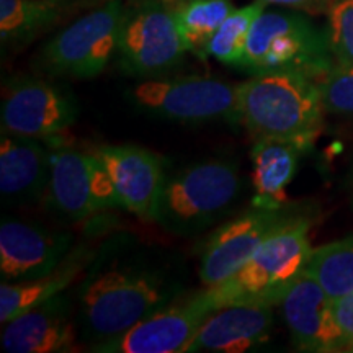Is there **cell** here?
I'll list each match as a JSON object with an SVG mask.
<instances>
[{"label":"cell","mask_w":353,"mask_h":353,"mask_svg":"<svg viewBox=\"0 0 353 353\" xmlns=\"http://www.w3.org/2000/svg\"><path fill=\"white\" fill-rule=\"evenodd\" d=\"M273 306L231 304L223 306L203 322L187 352L244 353L270 339Z\"/></svg>","instance_id":"obj_18"},{"label":"cell","mask_w":353,"mask_h":353,"mask_svg":"<svg viewBox=\"0 0 353 353\" xmlns=\"http://www.w3.org/2000/svg\"><path fill=\"white\" fill-rule=\"evenodd\" d=\"M324 113L319 83L303 72L270 70L239 83V123L254 139L290 141L309 151Z\"/></svg>","instance_id":"obj_2"},{"label":"cell","mask_w":353,"mask_h":353,"mask_svg":"<svg viewBox=\"0 0 353 353\" xmlns=\"http://www.w3.org/2000/svg\"><path fill=\"white\" fill-rule=\"evenodd\" d=\"M81 254L65 262L50 275L23 281H2L0 285V322L7 324L38 304L64 293L82 272Z\"/></svg>","instance_id":"obj_20"},{"label":"cell","mask_w":353,"mask_h":353,"mask_svg":"<svg viewBox=\"0 0 353 353\" xmlns=\"http://www.w3.org/2000/svg\"><path fill=\"white\" fill-rule=\"evenodd\" d=\"M51 179L46 201L68 221H82L101 210L120 206L113 182L99 154L79 151L52 138Z\"/></svg>","instance_id":"obj_9"},{"label":"cell","mask_w":353,"mask_h":353,"mask_svg":"<svg viewBox=\"0 0 353 353\" xmlns=\"http://www.w3.org/2000/svg\"><path fill=\"white\" fill-rule=\"evenodd\" d=\"M304 152L301 145L290 141L255 139L250 151L255 206L280 208L286 205V188L293 182Z\"/></svg>","instance_id":"obj_19"},{"label":"cell","mask_w":353,"mask_h":353,"mask_svg":"<svg viewBox=\"0 0 353 353\" xmlns=\"http://www.w3.org/2000/svg\"><path fill=\"white\" fill-rule=\"evenodd\" d=\"M278 306L299 350L332 353L348 348L334 301L306 272L286 291Z\"/></svg>","instance_id":"obj_13"},{"label":"cell","mask_w":353,"mask_h":353,"mask_svg":"<svg viewBox=\"0 0 353 353\" xmlns=\"http://www.w3.org/2000/svg\"><path fill=\"white\" fill-rule=\"evenodd\" d=\"M69 294H56L15 319L2 330V348L8 353H59L76 350L77 322Z\"/></svg>","instance_id":"obj_16"},{"label":"cell","mask_w":353,"mask_h":353,"mask_svg":"<svg viewBox=\"0 0 353 353\" xmlns=\"http://www.w3.org/2000/svg\"><path fill=\"white\" fill-rule=\"evenodd\" d=\"M262 3L255 0L250 6L242 8H234L231 15L223 21L218 32L210 39L206 48V56H213L219 63L239 68L244 57L247 39L254 21L263 12Z\"/></svg>","instance_id":"obj_24"},{"label":"cell","mask_w":353,"mask_h":353,"mask_svg":"<svg viewBox=\"0 0 353 353\" xmlns=\"http://www.w3.org/2000/svg\"><path fill=\"white\" fill-rule=\"evenodd\" d=\"M125 10L123 0H108L85 13L44 44L39 68L54 77L99 76L118 51Z\"/></svg>","instance_id":"obj_7"},{"label":"cell","mask_w":353,"mask_h":353,"mask_svg":"<svg viewBox=\"0 0 353 353\" xmlns=\"http://www.w3.org/2000/svg\"><path fill=\"white\" fill-rule=\"evenodd\" d=\"M309 219L299 216L268 239L223 283L208 286L216 306L267 304L278 306L294 281L306 270L312 247Z\"/></svg>","instance_id":"obj_4"},{"label":"cell","mask_w":353,"mask_h":353,"mask_svg":"<svg viewBox=\"0 0 353 353\" xmlns=\"http://www.w3.org/2000/svg\"><path fill=\"white\" fill-rule=\"evenodd\" d=\"M182 294L165 265L144 254L107 257L88 272L77 293L76 321L92 345L125 334Z\"/></svg>","instance_id":"obj_1"},{"label":"cell","mask_w":353,"mask_h":353,"mask_svg":"<svg viewBox=\"0 0 353 353\" xmlns=\"http://www.w3.org/2000/svg\"><path fill=\"white\" fill-rule=\"evenodd\" d=\"M187 51L206 57L210 39L231 15V0H169Z\"/></svg>","instance_id":"obj_22"},{"label":"cell","mask_w":353,"mask_h":353,"mask_svg":"<svg viewBox=\"0 0 353 353\" xmlns=\"http://www.w3.org/2000/svg\"><path fill=\"white\" fill-rule=\"evenodd\" d=\"M332 301L353 293V236L312 249L306 270Z\"/></svg>","instance_id":"obj_23"},{"label":"cell","mask_w":353,"mask_h":353,"mask_svg":"<svg viewBox=\"0 0 353 353\" xmlns=\"http://www.w3.org/2000/svg\"><path fill=\"white\" fill-rule=\"evenodd\" d=\"M317 83L325 112L339 117H353V68L334 65Z\"/></svg>","instance_id":"obj_26"},{"label":"cell","mask_w":353,"mask_h":353,"mask_svg":"<svg viewBox=\"0 0 353 353\" xmlns=\"http://www.w3.org/2000/svg\"><path fill=\"white\" fill-rule=\"evenodd\" d=\"M350 195H352V205H353V165L350 172Z\"/></svg>","instance_id":"obj_29"},{"label":"cell","mask_w":353,"mask_h":353,"mask_svg":"<svg viewBox=\"0 0 353 353\" xmlns=\"http://www.w3.org/2000/svg\"><path fill=\"white\" fill-rule=\"evenodd\" d=\"M65 7V0H0L2 44L32 41L61 20Z\"/></svg>","instance_id":"obj_21"},{"label":"cell","mask_w":353,"mask_h":353,"mask_svg":"<svg viewBox=\"0 0 353 353\" xmlns=\"http://www.w3.org/2000/svg\"><path fill=\"white\" fill-rule=\"evenodd\" d=\"M242 187L234 159H208L183 167L165 180L156 223L175 236L205 231L231 213Z\"/></svg>","instance_id":"obj_3"},{"label":"cell","mask_w":353,"mask_h":353,"mask_svg":"<svg viewBox=\"0 0 353 353\" xmlns=\"http://www.w3.org/2000/svg\"><path fill=\"white\" fill-rule=\"evenodd\" d=\"M327 37L335 65L353 68V0H337L330 7Z\"/></svg>","instance_id":"obj_25"},{"label":"cell","mask_w":353,"mask_h":353,"mask_svg":"<svg viewBox=\"0 0 353 353\" xmlns=\"http://www.w3.org/2000/svg\"><path fill=\"white\" fill-rule=\"evenodd\" d=\"M79 107L63 88L34 77H15L3 83L2 131L41 141L59 138L77 120Z\"/></svg>","instance_id":"obj_12"},{"label":"cell","mask_w":353,"mask_h":353,"mask_svg":"<svg viewBox=\"0 0 353 353\" xmlns=\"http://www.w3.org/2000/svg\"><path fill=\"white\" fill-rule=\"evenodd\" d=\"M334 65L327 30L298 12H262L250 30L239 68L252 76L296 70L319 81Z\"/></svg>","instance_id":"obj_5"},{"label":"cell","mask_w":353,"mask_h":353,"mask_svg":"<svg viewBox=\"0 0 353 353\" xmlns=\"http://www.w3.org/2000/svg\"><path fill=\"white\" fill-rule=\"evenodd\" d=\"M70 247L72 234L3 218L0 224L2 280L23 281L50 275L65 262Z\"/></svg>","instance_id":"obj_14"},{"label":"cell","mask_w":353,"mask_h":353,"mask_svg":"<svg viewBox=\"0 0 353 353\" xmlns=\"http://www.w3.org/2000/svg\"><path fill=\"white\" fill-rule=\"evenodd\" d=\"M51 179L50 148L41 139L2 131L0 139V193L15 206H33L46 200Z\"/></svg>","instance_id":"obj_17"},{"label":"cell","mask_w":353,"mask_h":353,"mask_svg":"<svg viewBox=\"0 0 353 353\" xmlns=\"http://www.w3.org/2000/svg\"><path fill=\"white\" fill-rule=\"evenodd\" d=\"M141 112L169 121L239 123V83L203 76L144 79L130 92Z\"/></svg>","instance_id":"obj_6"},{"label":"cell","mask_w":353,"mask_h":353,"mask_svg":"<svg viewBox=\"0 0 353 353\" xmlns=\"http://www.w3.org/2000/svg\"><path fill=\"white\" fill-rule=\"evenodd\" d=\"M339 324L348 341V348L353 345V293L334 303ZM347 348V350H348Z\"/></svg>","instance_id":"obj_28"},{"label":"cell","mask_w":353,"mask_h":353,"mask_svg":"<svg viewBox=\"0 0 353 353\" xmlns=\"http://www.w3.org/2000/svg\"><path fill=\"white\" fill-rule=\"evenodd\" d=\"M112 179L120 208L156 221L167 176L162 159L139 145H100L95 149Z\"/></svg>","instance_id":"obj_15"},{"label":"cell","mask_w":353,"mask_h":353,"mask_svg":"<svg viewBox=\"0 0 353 353\" xmlns=\"http://www.w3.org/2000/svg\"><path fill=\"white\" fill-rule=\"evenodd\" d=\"M218 309L208 286L179 298L125 334L100 342L92 350L100 353H182L208 317Z\"/></svg>","instance_id":"obj_10"},{"label":"cell","mask_w":353,"mask_h":353,"mask_svg":"<svg viewBox=\"0 0 353 353\" xmlns=\"http://www.w3.org/2000/svg\"><path fill=\"white\" fill-rule=\"evenodd\" d=\"M257 2L262 6H280L309 13V15H321V13H329L330 7L337 0H257Z\"/></svg>","instance_id":"obj_27"},{"label":"cell","mask_w":353,"mask_h":353,"mask_svg":"<svg viewBox=\"0 0 353 353\" xmlns=\"http://www.w3.org/2000/svg\"><path fill=\"white\" fill-rule=\"evenodd\" d=\"M185 52L169 0H131L118 43L123 72L141 79L161 77L183 59Z\"/></svg>","instance_id":"obj_8"},{"label":"cell","mask_w":353,"mask_h":353,"mask_svg":"<svg viewBox=\"0 0 353 353\" xmlns=\"http://www.w3.org/2000/svg\"><path fill=\"white\" fill-rule=\"evenodd\" d=\"M301 214L285 206H255L229 219L211 234L200 252L198 275L203 286H214L232 276L273 234Z\"/></svg>","instance_id":"obj_11"},{"label":"cell","mask_w":353,"mask_h":353,"mask_svg":"<svg viewBox=\"0 0 353 353\" xmlns=\"http://www.w3.org/2000/svg\"><path fill=\"white\" fill-rule=\"evenodd\" d=\"M347 352H352V353H353V345H352L350 348H348V350H347Z\"/></svg>","instance_id":"obj_30"}]
</instances>
